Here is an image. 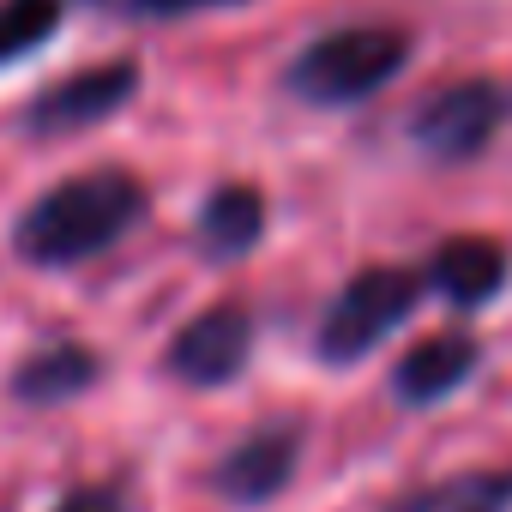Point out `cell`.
<instances>
[{"instance_id":"obj_1","label":"cell","mask_w":512,"mask_h":512,"mask_svg":"<svg viewBox=\"0 0 512 512\" xmlns=\"http://www.w3.org/2000/svg\"><path fill=\"white\" fill-rule=\"evenodd\" d=\"M145 217V187L127 169H91L61 187H49L19 217V253L31 266H79L91 253L115 247Z\"/></svg>"},{"instance_id":"obj_2","label":"cell","mask_w":512,"mask_h":512,"mask_svg":"<svg viewBox=\"0 0 512 512\" xmlns=\"http://www.w3.org/2000/svg\"><path fill=\"white\" fill-rule=\"evenodd\" d=\"M410 61V37L398 25H344L314 37L296 61H290V91L302 103L320 109H344L374 97L380 85H392Z\"/></svg>"},{"instance_id":"obj_3","label":"cell","mask_w":512,"mask_h":512,"mask_svg":"<svg viewBox=\"0 0 512 512\" xmlns=\"http://www.w3.org/2000/svg\"><path fill=\"white\" fill-rule=\"evenodd\" d=\"M416 302H422L416 272H398V266L356 272L320 320V356L326 362H362L374 344H386V332H398L416 314Z\"/></svg>"},{"instance_id":"obj_4","label":"cell","mask_w":512,"mask_h":512,"mask_svg":"<svg viewBox=\"0 0 512 512\" xmlns=\"http://www.w3.org/2000/svg\"><path fill=\"white\" fill-rule=\"evenodd\" d=\"M506 109H512V103H506L500 85H488V79H464V85L428 97L422 115L410 121V133H416V145H422L434 163H470L476 151H488V139L500 133Z\"/></svg>"},{"instance_id":"obj_5","label":"cell","mask_w":512,"mask_h":512,"mask_svg":"<svg viewBox=\"0 0 512 512\" xmlns=\"http://www.w3.org/2000/svg\"><path fill=\"white\" fill-rule=\"evenodd\" d=\"M133 91H139V67H133V61L85 67V73L49 85V91L25 109V127H31V133H85V127L109 121L115 109H127Z\"/></svg>"},{"instance_id":"obj_6","label":"cell","mask_w":512,"mask_h":512,"mask_svg":"<svg viewBox=\"0 0 512 512\" xmlns=\"http://www.w3.org/2000/svg\"><path fill=\"white\" fill-rule=\"evenodd\" d=\"M247 350H253V320L223 302V308L181 326V338L169 344V374L187 380V386H223V380L241 374Z\"/></svg>"},{"instance_id":"obj_7","label":"cell","mask_w":512,"mask_h":512,"mask_svg":"<svg viewBox=\"0 0 512 512\" xmlns=\"http://www.w3.org/2000/svg\"><path fill=\"white\" fill-rule=\"evenodd\" d=\"M428 284H434L452 308H482V302H494L500 284H506V247L488 241V235H452V241L434 253Z\"/></svg>"},{"instance_id":"obj_8","label":"cell","mask_w":512,"mask_h":512,"mask_svg":"<svg viewBox=\"0 0 512 512\" xmlns=\"http://www.w3.org/2000/svg\"><path fill=\"white\" fill-rule=\"evenodd\" d=\"M296 452H302L296 428H266V434L241 440V446H235V452L217 464V488H223L229 500L260 506V500H272V494L290 482V470H296Z\"/></svg>"},{"instance_id":"obj_9","label":"cell","mask_w":512,"mask_h":512,"mask_svg":"<svg viewBox=\"0 0 512 512\" xmlns=\"http://www.w3.org/2000/svg\"><path fill=\"white\" fill-rule=\"evenodd\" d=\"M476 356H482L476 338H464V332H440V338L416 344V350L398 362L392 392H398L404 404H434V398H446V392H458V386L470 380Z\"/></svg>"},{"instance_id":"obj_10","label":"cell","mask_w":512,"mask_h":512,"mask_svg":"<svg viewBox=\"0 0 512 512\" xmlns=\"http://www.w3.org/2000/svg\"><path fill=\"white\" fill-rule=\"evenodd\" d=\"M266 229V199L260 187H217L199 211V247L211 260H241Z\"/></svg>"},{"instance_id":"obj_11","label":"cell","mask_w":512,"mask_h":512,"mask_svg":"<svg viewBox=\"0 0 512 512\" xmlns=\"http://www.w3.org/2000/svg\"><path fill=\"white\" fill-rule=\"evenodd\" d=\"M386 512H512V470L446 476V482H428V488L392 500Z\"/></svg>"},{"instance_id":"obj_12","label":"cell","mask_w":512,"mask_h":512,"mask_svg":"<svg viewBox=\"0 0 512 512\" xmlns=\"http://www.w3.org/2000/svg\"><path fill=\"white\" fill-rule=\"evenodd\" d=\"M91 380H97V356L79 350V344H55V350L31 356V362L13 374V392H19L25 404H61V398H79Z\"/></svg>"},{"instance_id":"obj_13","label":"cell","mask_w":512,"mask_h":512,"mask_svg":"<svg viewBox=\"0 0 512 512\" xmlns=\"http://www.w3.org/2000/svg\"><path fill=\"white\" fill-rule=\"evenodd\" d=\"M61 25V0H7L0 7V61H19L43 49Z\"/></svg>"},{"instance_id":"obj_14","label":"cell","mask_w":512,"mask_h":512,"mask_svg":"<svg viewBox=\"0 0 512 512\" xmlns=\"http://www.w3.org/2000/svg\"><path fill=\"white\" fill-rule=\"evenodd\" d=\"M145 19H181V13H205V7H235V0H127Z\"/></svg>"},{"instance_id":"obj_15","label":"cell","mask_w":512,"mask_h":512,"mask_svg":"<svg viewBox=\"0 0 512 512\" xmlns=\"http://www.w3.org/2000/svg\"><path fill=\"white\" fill-rule=\"evenodd\" d=\"M55 512H121V500H115L109 488H73Z\"/></svg>"}]
</instances>
